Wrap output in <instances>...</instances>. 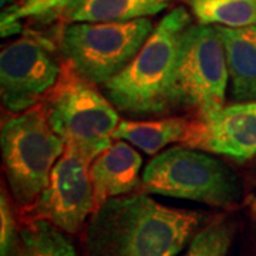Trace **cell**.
<instances>
[{"instance_id": "1", "label": "cell", "mask_w": 256, "mask_h": 256, "mask_svg": "<svg viewBox=\"0 0 256 256\" xmlns=\"http://www.w3.org/2000/svg\"><path fill=\"white\" fill-rule=\"evenodd\" d=\"M205 214L161 205L144 192L111 198L84 226L82 256H176Z\"/></svg>"}, {"instance_id": "2", "label": "cell", "mask_w": 256, "mask_h": 256, "mask_svg": "<svg viewBox=\"0 0 256 256\" xmlns=\"http://www.w3.org/2000/svg\"><path fill=\"white\" fill-rule=\"evenodd\" d=\"M190 26L191 16L186 9L171 10L127 67L101 86L116 110L132 118L172 112V80L184 34Z\"/></svg>"}, {"instance_id": "3", "label": "cell", "mask_w": 256, "mask_h": 256, "mask_svg": "<svg viewBox=\"0 0 256 256\" xmlns=\"http://www.w3.org/2000/svg\"><path fill=\"white\" fill-rule=\"evenodd\" d=\"M142 188L216 208L236 205L242 195L236 172L224 161L195 148L174 146L156 156L142 174Z\"/></svg>"}, {"instance_id": "4", "label": "cell", "mask_w": 256, "mask_h": 256, "mask_svg": "<svg viewBox=\"0 0 256 256\" xmlns=\"http://www.w3.org/2000/svg\"><path fill=\"white\" fill-rule=\"evenodd\" d=\"M0 144L12 196L28 210L47 186L66 144L50 127L44 107H33L4 121Z\"/></svg>"}, {"instance_id": "5", "label": "cell", "mask_w": 256, "mask_h": 256, "mask_svg": "<svg viewBox=\"0 0 256 256\" xmlns=\"http://www.w3.org/2000/svg\"><path fill=\"white\" fill-rule=\"evenodd\" d=\"M43 107L50 127L66 148L90 162L111 146L120 124L117 110L107 97L73 70L58 80Z\"/></svg>"}, {"instance_id": "6", "label": "cell", "mask_w": 256, "mask_h": 256, "mask_svg": "<svg viewBox=\"0 0 256 256\" xmlns=\"http://www.w3.org/2000/svg\"><path fill=\"white\" fill-rule=\"evenodd\" d=\"M154 30L148 18L111 23H68L60 36L67 66L82 80L102 86L127 67Z\"/></svg>"}, {"instance_id": "7", "label": "cell", "mask_w": 256, "mask_h": 256, "mask_svg": "<svg viewBox=\"0 0 256 256\" xmlns=\"http://www.w3.org/2000/svg\"><path fill=\"white\" fill-rule=\"evenodd\" d=\"M229 73L225 48L216 26L191 24L185 32L176 62L171 108L192 110L204 118L225 102Z\"/></svg>"}, {"instance_id": "8", "label": "cell", "mask_w": 256, "mask_h": 256, "mask_svg": "<svg viewBox=\"0 0 256 256\" xmlns=\"http://www.w3.org/2000/svg\"><path fill=\"white\" fill-rule=\"evenodd\" d=\"M90 165L82 154L66 148L47 186L30 206L28 220H47L68 235L78 234L94 212Z\"/></svg>"}, {"instance_id": "9", "label": "cell", "mask_w": 256, "mask_h": 256, "mask_svg": "<svg viewBox=\"0 0 256 256\" xmlns=\"http://www.w3.org/2000/svg\"><path fill=\"white\" fill-rule=\"evenodd\" d=\"M60 67L48 47L30 37L12 42L0 53V97L10 112L36 106L60 80Z\"/></svg>"}, {"instance_id": "10", "label": "cell", "mask_w": 256, "mask_h": 256, "mask_svg": "<svg viewBox=\"0 0 256 256\" xmlns=\"http://www.w3.org/2000/svg\"><path fill=\"white\" fill-rule=\"evenodd\" d=\"M185 146L240 162L255 158L256 100L226 106L208 117L195 118Z\"/></svg>"}, {"instance_id": "11", "label": "cell", "mask_w": 256, "mask_h": 256, "mask_svg": "<svg viewBox=\"0 0 256 256\" xmlns=\"http://www.w3.org/2000/svg\"><path fill=\"white\" fill-rule=\"evenodd\" d=\"M142 156L127 141L118 140L90 165L94 210L111 198L130 195L140 181Z\"/></svg>"}, {"instance_id": "12", "label": "cell", "mask_w": 256, "mask_h": 256, "mask_svg": "<svg viewBox=\"0 0 256 256\" xmlns=\"http://www.w3.org/2000/svg\"><path fill=\"white\" fill-rule=\"evenodd\" d=\"M216 28L225 48L232 98L256 100V26Z\"/></svg>"}, {"instance_id": "13", "label": "cell", "mask_w": 256, "mask_h": 256, "mask_svg": "<svg viewBox=\"0 0 256 256\" xmlns=\"http://www.w3.org/2000/svg\"><path fill=\"white\" fill-rule=\"evenodd\" d=\"M172 0H73L63 12L68 23L131 22L156 16Z\"/></svg>"}, {"instance_id": "14", "label": "cell", "mask_w": 256, "mask_h": 256, "mask_svg": "<svg viewBox=\"0 0 256 256\" xmlns=\"http://www.w3.org/2000/svg\"><path fill=\"white\" fill-rule=\"evenodd\" d=\"M192 126L194 120L188 117H164L150 121L122 120L114 132V138L127 141L148 156H154L170 144H185Z\"/></svg>"}, {"instance_id": "15", "label": "cell", "mask_w": 256, "mask_h": 256, "mask_svg": "<svg viewBox=\"0 0 256 256\" xmlns=\"http://www.w3.org/2000/svg\"><path fill=\"white\" fill-rule=\"evenodd\" d=\"M18 256H78L73 240L53 224L43 220H28L20 228Z\"/></svg>"}, {"instance_id": "16", "label": "cell", "mask_w": 256, "mask_h": 256, "mask_svg": "<svg viewBox=\"0 0 256 256\" xmlns=\"http://www.w3.org/2000/svg\"><path fill=\"white\" fill-rule=\"evenodd\" d=\"M201 24L222 28L256 26V0H186Z\"/></svg>"}, {"instance_id": "17", "label": "cell", "mask_w": 256, "mask_h": 256, "mask_svg": "<svg viewBox=\"0 0 256 256\" xmlns=\"http://www.w3.org/2000/svg\"><path fill=\"white\" fill-rule=\"evenodd\" d=\"M235 230L236 226L232 218L218 216L194 235L184 256H226Z\"/></svg>"}, {"instance_id": "18", "label": "cell", "mask_w": 256, "mask_h": 256, "mask_svg": "<svg viewBox=\"0 0 256 256\" xmlns=\"http://www.w3.org/2000/svg\"><path fill=\"white\" fill-rule=\"evenodd\" d=\"M73 0H20L14 6L2 13V36H10L18 32V20L43 18L63 12Z\"/></svg>"}, {"instance_id": "19", "label": "cell", "mask_w": 256, "mask_h": 256, "mask_svg": "<svg viewBox=\"0 0 256 256\" xmlns=\"http://www.w3.org/2000/svg\"><path fill=\"white\" fill-rule=\"evenodd\" d=\"M20 248V229L9 195H0V256H18Z\"/></svg>"}, {"instance_id": "20", "label": "cell", "mask_w": 256, "mask_h": 256, "mask_svg": "<svg viewBox=\"0 0 256 256\" xmlns=\"http://www.w3.org/2000/svg\"><path fill=\"white\" fill-rule=\"evenodd\" d=\"M252 181H254V185H255V190H256V162L252 166Z\"/></svg>"}, {"instance_id": "21", "label": "cell", "mask_w": 256, "mask_h": 256, "mask_svg": "<svg viewBox=\"0 0 256 256\" xmlns=\"http://www.w3.org/2000/svg\"><path fill=\"white\" fill-rule=\"evenodd\" d=\"M255 256H256V244H255Z\"/></svg>"}]
</instances>
